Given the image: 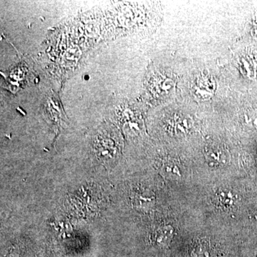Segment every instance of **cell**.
Listing matches in <instances>:
<instances>
[{
  "label": "cell",
  "instance_id": "cell-3",
  "mask_svg": "<svg viewBox=\"0 0 257 257\" xmlns=\"http://www.w3.org/2000/svg\"><path fill=\"white\" fill-rule=\"evenodd\" d=\"M132 202L138 209H151L155 204V197L148 189H140L134 191L132 195Z\"/></svg>",
  "mask_w": 257,
  "mask_h": 257
},
{
  "label": "cell",
  "instance_id": "cell-1",
  "mask_svg": "<svg viewBox=\"0 0 257 257\" xmlns=\"http://www.w3.org/2000/svg\"><path fill=\"white\" fill-rule=\"evenodd\" d=\"M206 160L211 167H222L230 160L227 150L224 147L216 144H211L206 147L204 152Z\"/></svg>",
  "mask_w": 257,
  "mask_h": 257
},
{
  "label": "cell",
  "instance_id": "cell-6",
  "mask_svg": "<svg viewBox=\"0 0 257 257\" xmlns=\"http://www.w3.org/2000/svg\"><path fill=\"white\" fill-rule=\"evenodd\" d=\"M161 173L166 179L170 180H178L182 177L180 166L174 160H167L162 164Z\"/></svg>",
  "mask_w": 257,
  "mask_h": 257
},
{
  "label": "cell",
  "instance_id": "cell-7",
  "mask_svg": "<svg viewBox=\"0 0 257 257\" xmlns=\"http://www.w3.org/2000/svg\"><path fill=\"white\" fill-rule=\"evenodd\" d=\"M252 221L253 225H254L255 227H256L257 229V212L253 214Z\"/></svg>",
  "mask_w": 257,
  "mask_h": 257
},
{
  "label": "cell",
  "instance_id": "cell-2",
  "mask_svg": "<svg viewBox=\"0 0 257 257\" xmlns=\"http://www.w3.org/2000/svg\"><path fill=\"white\" fill-rule=\"evenodd\" d=\"M185 257H223L215 246L205 241H197L189 248Z\"/></svg>",
  "mask_w": 257,
  "mask_h": 257
},
{
  "label": "cell",
  "instance_id": "cell-5",
  "mask_svg": "<svg viewBox=\"0 0 257 257\" xmlns=\"http://www.w3.org/2000/svg\"><path fill=\"white\" fill-rule=\"evenodd\" d=\"M237 197L234 191L227 188L221 189L215 194V202L223 209H231L236 205Z\"/></svg>",
  "mask_w": 257,
  "mask_h": 257
},
{
  "label": "cell",
  "instance_id": "cell-4",
  "mask_svg": "<svg viewBox=\"0 0 257 257\" xmlns=\"http://www.w3.org/2000/svg\"><path fill=\"white\" fill-rule=\"evenodd\" d=\"M174 233L175 229L171 225H163L155 230L152 239L158 247L167 248L173 239Z\"/></svg>",
  "mask_w": 257,
  "mask_h": 257
}]
</instances>
